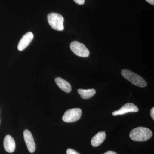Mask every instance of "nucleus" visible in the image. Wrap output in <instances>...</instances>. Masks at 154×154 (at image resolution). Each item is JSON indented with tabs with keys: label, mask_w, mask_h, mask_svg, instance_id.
Instances as JSON below:
<instances>
[{
	"label": "nucleus",
	"mask_w": 154,
	"mask_h": 154,
	"mask_svg": "<svg viewBox=\"0 0 154 154\" xmlns=\"http://www.w3.org/2000/svg\"><path fill=\"white\" fill-rule=\"evenodd\" d=\"M4 146L8 152L13 153L15 151L16 143L14 139L10 135H7L4 139Z\"/></svg>",
	"instance_id": "obj_9"
},
{
	"label": "nucleus",
	"mask_w": 154,
	"mask_h": 154,
	"mask_svg": "<svg viewBox=\"0 0 154 154\" xmlns=\"http://www.w3.org/2000/svg\"><path fill=\"white\" fill-rule=\"evenodd\" d=\"M148 3H149L151 5H154V0H146Z\"/></svg>",
	"instance_id": "obj_17"
},
{
	"label": "nucleus",
	"mask_w": 154,
	"mask_h": 154,
	"mask_svg": "<svg viewBox=\"0 0 154 154\" xmlns=\"http://www.w3.org/2000/svg\"><path fill=\"white\" fill-rule=\"evenodd\" d=\"M104 154H117V153L116 152H115L111 151H109L106 152Z\"/></svg>",
	"instance_id": "obj_16"
},
{
	"label": "nucleus",
	"mask_w": 154,
	"mask_h": 154,
	"mask_svg": "<svg viewBox=\"0 0 154 154\" xmlns=\"http://www.w3.org/2000/svg\"><path fill=\"white\" fill-rule=\"evenodd\" d=\"M33 38V33L31 32H28L24 35L19 42L18 45V49L19 51H22L26 48L30 44Z\"/></svg>",
	"instance_id": "obj_8"
},
{
	"label": "nucleus",
	"mask_w": 154,
	"mask_h": 154,
	"mask_svg": "<svg viewBox=\"0 0 154 154\" xmlns=\"http://www.w3.org/2000/svg\"><path fill=\"white\" fill-rule=\"evenodd\" d=\"M152 132L149 128L143 127H138L133 129L129 136L134 141H146L152 136Z\"/></svg>",
	"instance_id": "obj_1"
},
{
	"label": "nucleus",
	"mask_w": 154,
	"mask_h": 154,
	"mask_svg": "<svg viewBox=\"0 0 154 154\" xmlns=\"http://www.w3.org/2000/svg\"><path fill=\"white\" fill-rule=\"evenodd\" d=\"M24 138L27 148L30 153L34 152L36 150V144L32 134L28 129L25 130L24 131Z\"/></svg>",
	"instance_id": "obj_6"
},
{
	"label": "nucleus",
	"mask_w": 154,
	"mask_h": 154,
	"mask_svg": "<svg viewBox=\"0 0 154 154\" xmlns=\"http://www.w3.org/2000/svg\"><path fill=\"white\" fill-rule=\"evenodd\" d=\"M70 47L72 51L75 55L81 57H88L90 51L85 45L78 41H73L71 43Z\"/></svg>",
	"instance_id": "obj_4"
},
{
	"label": "nucleus",
	"mask_w": 154,
	"mask_h": 154,
	"mask_svg": "<svg viewBox=\"0 0 154 154\" xmlns=\"http://www.w3.org/2000/svg\"><path fill=\"white\" fill-rule=\"evenodd\" d=\"M106 134L105 131H100L92 138L91 143L93 146H99L105 141Z\"/></svg>",
	"instance_id": "obj_11"
},
{
	"label": "nucleus",
	"mask_w": 154,
	"mask_h": 154,
	"mask_svg": "<svg viewBox=\"0 0 154 154\" xmlns=\"http://www.w3.org/2000/svg\"><path fill=\"white\" fill-rule=\"evenodd\" d=\"M82 115V111L80 108L69 109L66 111L62 117V120L65 122H75L79 120Z\"/></svg>",
	"instance_id": "obj_5"
},
{
	"label": "nucleus",
	"mask_w": 154,
	"mask_h": 154,
	"mask_svg": "<svg viewBox=\"0 0 154 154\" xmlns=\"http://www.w3.org/2000/svg\"><path fill=\"white\" fill-rule=\"evenodd\" d=\"M78 93L83 99H89L93 97L96 94V91L94 89H79Z\"/></svg>",
	"instance_id": "obj_12"
},
{
	"label": "nucleus",
	"mask_w": 154,
	"mask_h": 154,
	"mask_svg": "<svg viewBox=\"0 0 154 154\" xmlns=\"http://www.w3.org/2000/svg\"><path fill=\"white\" fill-rule=\"evenodd\" d=\"M139 109L138 107L133 103H127L122 106L120 109L114 111L112 114L113 116L123 115L128 113L137 112Z\"/></svg>",
	"instance_id": "obj_7"
},
{
	"label": "nucleus",
	"mask_w": 154,
	"mask_h": 154,
	"mask_svg": "<svg viewBox=\"0 0 154 154\" xmlns=\"http://www.w3.org/2000/svg\"><path fill=\"white\" fill-rule=\"evenodd\" d=\"M55 82L59 88L66 93H69L71 92V85L66 80L60 77H57L55 79Z\"/></svg>",
	"instance_id": "obj_10"
},
{
	"label": "nucleus",
	"mask_w": 154,
	"mask_h": 154,
	"mask_svg": "<svg viewBox=\"0 0 154 154\" xmlns=\"http://www.w3.org/2000/svg\"><path fill=\"white\" fill-rule=\"evenodd\" d=\"M121 75L134 85L141 88H144L147 85L146 82L143 78L128 70L122 69L121 71Z\"/></svg>",
	"instance_id": "obj_2"
},
{
	"label": "nucleus",
	"mask_w": 154,
	"mask_h": 154,
	"mask_svg": "<svg viewBox=\"0 0 154 154\" xmlns=\"http://www.w3.org/2000/svg\"><path fill=\"white\" fill-rule=\"evenodd\" d=\"M67 154H80L76 151L73 149H69L66 151Z\"/></svg>",
	"instance_id": "obj_13"
},
{
	"label": "nucleus",
	"mask_w": 154,
	"mask_h": 154,
	"mask_svg": "<svg viewBox=\"0 0 154 154\" xmlns=\"http://www.w3.org/2000/svg\"><path fill=\"white\" fill-rule=\"evenodd\" d=\"M74 1L79 5H83L85 4V0H73Z\"/></svg>",
	"instance_id": "obj_14"
},
{
	"label": "nucleus",
	"mask_w": 154,
	"mask_h": 154,
	"mask_svg": "<svg viewBox=\"0 0 154 154\" xmlns=\"http://www.w3.org/2000/svg\"><path fill=\"white\" fill-rule=\"evenodd\" d=\"M150 115L151 116V117L152 118V119H154V107H152L151 110L150 111Z\"/></svg>",
	"instance_id": "obj_15"
},
{
	"label": "nucleus",
	"mask_w": 154,
	"mask_h": 154,
	"mask_svg": "<svg viewBox=\"0 0 154 154\" xmlns=\"http://www.w3.org/2000/svg\"><path fill=\"white\" fill-rule=\"evenodd\" d=\"M48 22L51 28L57 31L64 30V18L60 14L51 13L47 16Z\"/></svg>",
	"instance_id": "obj_3"
}]
</instances>
